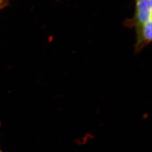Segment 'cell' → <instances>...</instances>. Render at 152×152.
I'll list each match as a JSON object with an SVG mask.
<instances>
[{
	"label": "cell",
	"instance_id": "cell-1",
	"mask_svg": "<svg viewBox=\"0 0 152 152\" xmlns=\"http://www.w3.org/2000/svg\"><path fill=\"white\" fill-rule=\"evenodd\" d=\"M137 39L135 46L136 53H139L152 41V20L136 27Z\"/></svg>",
	"mask_w": 152,
	"mask_h": 152
},
{
	"label": "cell",
	"instance_id": "cell-2",
	"mask_svg": "<svg viewBox=\"0 0 152 152\" xmlns=\"http://www.w3.org/2000/svg\"><path fill=\"white\" fill-rule=\"evenodd\" d=\"M136 26L152 20V0H136Z\"/></svg>",
	"mask_w": 152,
	"mask_h": 152
},
{
	"label": "cell",
	"instance_id": "cell-3",
	"mask_svg": "<svg viewBox=\"0 0 152 152\" xmlns=\"http://www.w3.org/2000/svg\"><path fill=\"white\" fill-rule=\"evenodd\" d=\"M0 152H2V151H1V149H0Z\"/></svg>",
	"mask_w": 152,
	"mask_h": 152
}]
</instances>
